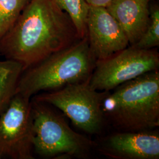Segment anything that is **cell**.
<instances>
[{
  "label": "cell",
  "instance_id": "obj_1",
  "mask_svg": "<svg viewBox=\"0 0 159 159\" xmlns=\"http://www.w3.org/2000/svg\"><path fill=\"white\" fill-rule=\"evenodd\" d=\"M78 40L73 23L56 0H29L0 41V56L24 71Z\"/></svg>",
  "mask_w": 159,
  "mask_h": 159
},
{
  "label": "cell",
  "instance_id": "obj_2",
  "mask_svg": "<svg viewBox=\"0 0 159 159\" xmlns=\"http://www.w3.org/2000/svg\"><path fill=\"white\" fill-rule=\"evenodd\" d=\"M106 97V119L122 131H149L159 125V72L150 71L119 85Z\"/></svg>",
  "mask_w": 159,
  "mask_h": 159
},
{
  "label": "cell",
  "instance_id": "obj_3",
  "mask_svg": "<svg viewBox=\"0 0 159 159\" xmlns=\"http://www.w3.org/2000/svg\"><path fill=\"white\" fill-rule=\"evenodd\" d=\"M96 62L86 35L23 71L16 93L32 98L42 92L56 90L70 84L88 80Z\"/></svg>",
  "mask_w": 159,
  "mask_h": 159
},
{
  "label": "cell",
  "instance_id": "obj_4",
  "mask_svg": "<svg viewBox=\"0 0 159 159\" xmlns=\"http://www.w3.org/2000/svg\"><path fill=\"white\" fill-rule=\"evenodd\" d=\"M33 152L44 158L85 159L94 143L73 130L53 106L31 98Z\"/></svg>",
  "mask_w": 159,
  "mask_h": 159
},
{
  "label": "cell",
  "instance_id": "obj_5",
  "mask_svg": "<svg viewBox=\"0 0 159 159\" xmlns=\"http://www.w3.org/2000/svg\"><path fill=\"white\" fill-rule=\"evenodd\" d=\"M90 79L39 93L31 98L60 110L74 125L87 134H99L105 123L102 102L110 91L91 87Z\"/></svg>",
  "mask_w": 159,
  "mask_h": 159
},
{
  "label": "cell",
  "instance_id": "obj_6",
  "mask_svg": "<svg viewBox=\"0 0 159 159\" xmlns=\"http://www.w3.org/2000/svg\"><path fill=\"white\" fill-rule=\"evenodd\" d=\"M159 67L157 50L130 46L107 58L96 61L89 82L96 90L110 91Z\"/></svg>",
  "mask_w": 159,
  "mask_h": 159
},
{
  "label": "cell",
  "instance_id": "obj_7",
  "mask_svg": "<svg viewBox=\"0 0 159 159\" xmlns=\"http://www.w3.org/2000/svg\"><path fill=\"white\" fill-rule=\"evenodd\" d=\"M0 154L10 159H34L31 98L16 93L0 116Z\"/></svg>",
  "mask_w": 159,
  "mask_h": 159
},
{
  "label": "cell",
  "instance_id": "obj_8",
  "mask_svg": "<svg viewBox=\"0 0 159 159\" xmlns=\"http://www.w3.org/2000/svg\"><path fill=\"white\" fill-rule=\"evenodd\" d=\"M87 35L90 50L96 61L111 57L130 45L119 23L105 7L90 6Z\"/></svg>",
  "mask_w": 159,
  "mask_h": 159
},
{
  "label": "cell",
  "instance_id": "obj_9",
  "mask_svg": "<svg viewBox=\"0 0 159 159\" xmlns=\"http://www.w3.org/2000/svg\"><path fill=\"white\" fill-rule=\"evenodd\" d=\"M98 150L114 159H158L159 136L149 131H122L106 138Z\"/></svg>",
  "mask_w": 159,
  "mask_h": 159
},
{
  "label": "cell",
  "instance_id": "obj_10",
  "mask_svg": "<svg viewBox=\"0 0 159 159\" xmlns=\"http://www.w3.org/2000/svg\"><path fill=\"white\" fill-rule=\"evenodd\" d=\"M149 0H112L106 7L119 23L130 46L140 40L148 28Z\"/></svg>",
  "mask_w": 159,
  "mask_h": 159
},
{
  "label": "cell",
  "instance_id": "obj_11",
  "mask_svg": "<svg viewBox=\"0 0 159 159\" xmlns=\"http://www.w3.org/2000/svg\"><path fill=\"white\" fill-rule=\"evenodd\" d=\"M23 71L19 63L6 59L0 60V116L16 94L17 84Z\"/></svg>",
  "mask_w": 159,
  "mask_h": 159
},
{
  "label": "cell",
  "instance_id": "obj_12",
  "mask_svg": "<svg viewBox=\"0 0 159 159\" xmlns=\"http://www.w3.org/2000/svg\"><path fill=\"white\" fill-rule=\"evenodd\" d=\"M60 8L66 12L74 24L78 38L87 35V19L90 6L85 0H56Z\"/></svg>",
  "mask_w": 159,
  "mask_h": 159
},
{
  "label": "cell",
  "instance_id": "obj_13",
  "mask_svg": "<svg viewBox=\"0 0 159 159\" xmlns=\"http://www.w3.org/2000/svg\"><path fill=\"white\" fill-rule=\"evenodd\" d=\"M29 0H0V41L11 29Z\"/></svg>",
  "mask_w": 159,
  "mask_h": 159
},
{
  "label": "cell",
  "instance_id": "obj_14",
  "mask_svg": "<svg viewBox=\"0 0 159 159\" xmlns=\"http://www.w3.org/2000/svg\"><path fill=\"white\" fill-rule=\"evenodd\" d=\"M159 45V9L156 7L150 12L148 28L142 37L133 45L142 49H152Z\"/></svg>",
  "mask_w": 159,
  "mask_h": 159
},
{
  "label": "cell",
  "instance_id": "obj_15",
  "mask_svg": "<svg viewBox=\"0 0 159 159\" xmlns=\"http://www.w3.org/2000/svg\"><path fill=\"white\" fill-rule=\"evenodd\" d=\"M90 6L106 7L112 0H85Z\"/></svg>",
  "mask_w": 159,
  "mask_h": 159
},
{
  "label": "cell",
  "instance_id": "obj_16",
  "mask_svg": "<svg viewBox=\"0 0 159 159\" xmlns=\"http://www.w3.org/2000/svg\"><path fill=\"white\" fill-rule=\"evenodd\" d=\"M2 157H2V155L0 154V159H2Z\"/></svg>",
  "mask_w": 159,
  "mask_h": 159
},
{
  "label": "cell",
  "instance_id": "obj_17",
  "mask_svg": "<svg viewBox=\"0 0 159 159\" xmlns=\"http://www.w3.org/2000/svg\"><path fill=\"white\" fill-rule=\"evenodd\" d=\"M149 1H151V0H149Z\"/></svg>",
  "mask_w": 159,
  "mask_h": 159
}]
</instances>
